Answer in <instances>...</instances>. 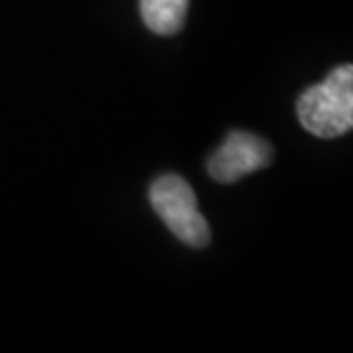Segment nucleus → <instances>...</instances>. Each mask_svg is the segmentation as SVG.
<instances>
[{
  "label": "nucleus",
  "instance_id": "nucleus-1",
  "mask_svg": "<svg viewBox=\"0 0 353 353\" xmlns=\"http://www.w3.org/2000/svg\"><path fill=\"white\" fill-rule=\"evenodd\" d=\"M296 115L316 138H337L353 126V67L333 69L319 85L307 88L296 103Z\"/></svg>",
  "mask_w": 353,
  "mask_h": 353
},
{
  "label": "nucleus",
  "instance_id": "nucleus-2",
  "mask_svg": "<svg viewBox=\"0 0 353 353\" xmlns=\"http://www.w3.org/2000/svg\"><path fill=\"white\" fill-rule=\"evenodd\" d=\"M150 202L168 230L190 248H204L211 239L207 221L197 209L190 183L179 174H163L152 183Z\"/></svg>",
  "mask_w": 353,
  "mask_h": 353
},
{
  "label": "nucleus",
  "instance_id": "nucleus-3",
  "mask_svg": "<svg viewBox=\"0 0 353 353\" xmlns=\"http://www.w3.org/2000/svg\"><path fill=\"white\" fill-rule=\"evenodd\" d=\"M273 163V147L248 131H232L209 159L207 170L218 183H234L241 176Z\"/></svg>",
  "mask_w": 353,
  "mask_h": 353
},
{
  "label": "nucleus",
  "instance_id": "nucleus-4",
  "mask_svg": "<svg viewBox=\"0 0 353 353\" xmlns=\"http://www.w3.org/2000/svg\"><path fill=\"white\" fill-rule=\"evenodd\" d=\"M188 0H140V14L154 34H174L183 28Z\"/></svg>",
  "mask_w": 353,
  "mask_h": 353
}]
</instances>
